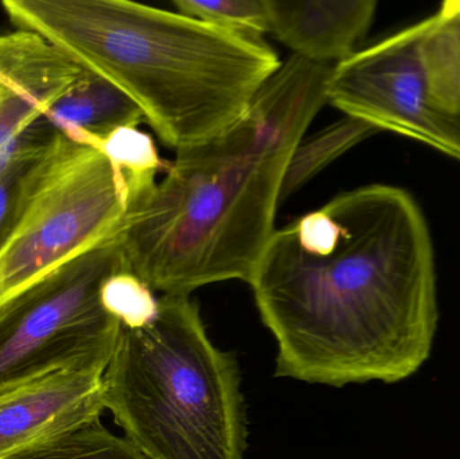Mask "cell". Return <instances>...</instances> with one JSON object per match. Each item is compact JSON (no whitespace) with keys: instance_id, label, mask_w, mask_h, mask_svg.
Masks as SVG:
<instances>
[{"instance_id":"cell-6","label":"cell","mask_w":460,"mask_h":459,"mask_svg":"<svg viewBox=\"0 0 460 459\" xmlns=\"http://www.w3.org/2000/svg\"><path fill=\"white\" fill-rule=\"evenodd\" d=\"M134 182L99 148L59 131L0 250V306L120 228Z\"/></svg>"},{"instance_id":"cell-3","label":"cell","mask_w":460,"mask_h":459,"mask_svg":"<svg viewBox=\"0 0 460 459\" xmlns=\"http://www.w3.org/2000/svg\"><path fill=\"white\" fill-rule=\"evenodd\" d=\"M37 32L120 88L162 142L180 151L237 123L280 69L261 38L127 0H4Z\"/></svg>"},{"instance_id":"cell-2","label":"cell","mask_w":460,"mask_h":459,"mask_svg":"<svg viewBox=\"0 0 460 459\" xmlns=\"http://www.w3.org/2000/svg\"><path fill=\"white\" fill-rule=\"evenodd\" d=\"M334 65L292 56L223 134L177 151L123 224L127 271L162 296L248 283L275 234L289 159L327 102Z\"/></svg>"},{"instance_id":"cell-4","label":"cell","mask_w":460,"mask_h":459,"mask_svg":"<svg viewBox=\"0 0 460 459\" xmlns=\"http://www.w3.org/2000/svg\"><path fill=\"white\" fill-rule=\"evenodd\" d=\"M102 404L147 459H243L237 361L210 341L189 296H162L146 322L121 323Z\"/></svg>"},{"instance_id":"cell-8","label":"cell","mask_w":460,"mask_h":459,"mask_svg":"<svg viewBox=\"0 0 460 459\" xmlns=\"http://www.w3.org/2000/svg\"><path fill=\"white\" fill-rule=\"evenodd\" d=\"M84 70L37 32L0 34V170L56 137L46 113Z\"/></svg>"},{"instance_id":"cell-13","label":"cell","mask_w":460,"mask_h":459,"mask_svg":"<svg viewBox=\"0 0 460 459\" xmlns=\"http://www.w3.org/2000/svg\"><path fill=\"white\" fill-rule=\"evenodd\" d=\"M377 131L365 121L345 116L311 137H303L289 159L281 199L291 196L332 162Z\"/></svg>"},{"instance_id":"cell-11","label":"cell","mask_w":460,"mask_h":459,"mask_svg":"<svg viewBox=\"0 0 460 459\" xmlns=\"http://www.w3.org/2000/svg\"><path fill=\"white\" fill-rule=\"evenodd\" d=\"M46 119L59 131L89 145L116 129L145 121L134 100L107 78L86 69L51 105Z\"/></svg>"},{"instance_id":"cell-14","label":"cell","mask_w":460,"mask_h":459,"mask_svg":"<svg viewBox=\"0 0 460 459\" xmlns=\"http://www.w3.org/2000/svg\"><path fill=\"white\" fill-rule=\"evenodd\" d=\"M8 459H147L100 420Z\"/></svg>"},{"instance_id":"cell-17","label":"cell","mask_w":460,"mask_h":459,"mask_svg":"<svg viewBox=\"0 0 460 459\" xmlns=\"http://www.w3.org/2000/svg\"><path fill=\"white\" fill-rule=\"evenodd\" d=\"M50 143L40 150L23 154L0 170V250L21 218L38 162Z\"/></svg>"},{"instance_id":"cell-9","label":"cell","mask_w":460,"mask_h":459,"mask_svg":"<svg viewBox=\"0 0 460 459\" xmlns=\"http://www.w3.org/2000/svg\"><path fill=\"white\" fill-rule=\"evenodd\" d=\"M102 375L58 372L0 391V459L100 420Z\"/></svg>"},{"instance_id":"cell-16","label":"cell","mask_w":460,"mask_h":459,"mask_svg":"<svg viewBox=\"0 0 460 459\" xmlns=\"http://www.w3.org/2000/svg\"><path fill=\"white\" fill-rule=\"evenodd\" d=\"M174 5L178 13L238 34L260 38L270 32L268 0H175Z\"/></svg>"},{"instance_id":"cell-18","label":"cell","mask_w":460,"mask_h":459,"mask_svg":"<svg viewBox=\"0 0 460 459\" xmlns=\"http://www.w3.org/2000/svg\"><path fill=\"white\" fill-rule=\"evenodd\" d=\"M102 302L124 325H140L153 317L158 306L154 291L132 272L112 275L102 287Z\"/></svg>"},{"instance_id":"cell-15","label":"cell","mask_w":460,"mask_h":459,"mask_svg":"<svg viewBox=\"0 0 460 459\" xmlns=\"http://www.w3.org/2000/svg\"><path fill=\"white\" fill-rule=\"evenodd\" d=\"M112 163L123 170L137 186L155 185L159 170L167 164L159 158L155 143L150 135L137 127H123L94 143Z\"/></svg>"},{"instance_id":"cell-5","label":"cell","mask_w":460,"mask_h":459,"mask_svg":"<svg viewBox=\"0 0 460 459\" xmlns=\"http://www.w3.org/2000/svg\"><path fill=\"white\" fill-rule=\"evenodd\" d=\"M123 224L0 306V391L58 372L104 374L121 321L102 287L126 269Z\"/></svg>"},{"instance_id":"cell-10","label":"cell","mask_w":460,"mask_h":459,"mask_svg":"<svg viewBox=\"0 0 460 459\" xmlns=\"http://www.w3.org/2000/svg\"><path fill=\"white\" fill-rule=\"evenodd\" d=\"M375 0L275 2L268 0L270 32L294 56L337 65L357 53L372 26Z\"/></svg>"},{"instance_id":"cell-12","label":"cell","mask_w":460,"mask_h":459,"mask_svg":"<svg viewBox=\"0 0 460 459\" xmlns=\"http://www.w3.org/2000/svg\"><path fill=\"white\" fill-rule=\"evenodd\" d=\"M419 49L432 99L460 112V0H446L435 15L421 21Z\"/></svg>"},{"instance_id":"cell-1","label":"cell","mask_w":460,"mask_h":459,"mask_svg":"<svg viewBox=\"0 0 460 459\" xmlns=\"http://www.w3.org/2000/svg\"><path fill=\"white\" fill-rule=\"evenodd\" d=\"M248 283L278 342L276 377L394 384L431 356L434 247L404 189L362 186L275 231Z\"/></svg>"},{"instance_id":"cell-7","label":"cell","mask_w":460,"mask_h":459,"mask_svg":"<svg viewBox=\"0 0 460 459\" xmlns=\"http://www.w3.org/2000/svg\"><path fill=\"white\" fill-rule=\"evenodd\" d=\"M421 22L332 66L327 102L376 129L396 132L460 162V112L429 94L420 59Z\"/></svg>"}]
</instances>
